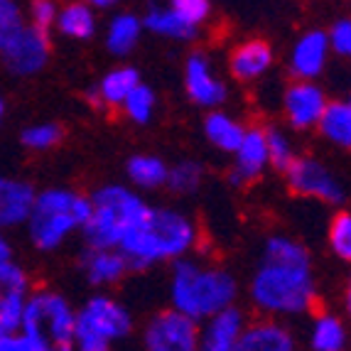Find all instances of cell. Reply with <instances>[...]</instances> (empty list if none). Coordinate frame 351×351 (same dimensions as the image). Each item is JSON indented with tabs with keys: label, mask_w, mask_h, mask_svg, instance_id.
Instances as JSON below:
<instances>
[{
	"label": "cell",
	"mask_w": 351,
	"mask_h": 351,
	"mask_svg": "<svg viewBox=\"0 0 351 351\" xmlns=\"http://www.w3.org/2000/svg\"><path fill=\"white\" fill-rule=\"evenodd\" d=\"M251 300L265 315H302L310 310L315 280L304 246L287 236H273L251 280Z\"/></svg>",
	"instance_id": "6da1fadb"
},
{
	"label": "cell",
	"mask_w": 351,
	"mask_h": 351,
	"mask_svg": "<svg viewBox=\"0 0 351 351\" xmlns=\"http://www.w3.org/2000/svg\"><path fill=\"white\" fill-rule=\"evenodd\" d=\"M57 12H59V5L52 3V0H35V3L27 8L25 18H27L29 25H35V27L49 32V29L54 27V23H57Z\"/></svg>",
	"instance_id": "d590c367"
},
{
	"label": "cell",
	"mask_w": 351,
	"mask_h": 351,
	"mask_svg": "<svg viewBox=\"0 0 351 351\" xmlns=\"http://www.w3.org/2000/svg\"><path fill=\"white\" fill-rule=\"evenodd\" d=\"M282 106H285V116L290 125L298 130H307L319 125L324 108H327V99L317 84L295 82L293 86H287Z\"/></svg>",
	"instance_id": "7c38bea8"
},
{
	"label": "cell",
	"mask_w": 351,
	"mask_h": 351,
	"mask_svg": "<svg viewBox=\"0 0 351 351\" xmlns=\"http://www.w3.org/2000/svg\"><path fill=\"white\" fill-rule=\"evenodd\" d=\"M202 170L199 162H192V160H184V162L175 165L170 172H167V184H170L172 192L177 194H192L194 189L202 184Z\"/></svg>",
	"instance_id": "f1b7e54d"
},
{
	"label": "cell",
	"mask_w": 351,
	"mask_h": 351,
	"mask_svg": "<svg viewBox=\"0 0 351 351\" xmlns=\"http://www.w3.org/2000/svg\"><path fill=\"white\" fill-rule=\"evenodd\" d=\"M287 184L295 194L312 197V199L327 202V204H339L344 199L341 184L332 177V172L322 162L312 158H298L285 170Z\"/></svg>",
	"instance_id": "8fae6325"
},
{
	"label": "cell",
	"mask_w": 351,
	"mask_h": 351,
	"mask_svg": "<svg viewBox=\"0 0 351 351\" xmlns=\"http://www.w3.org/2000/svg\"><path fill=\"white\" fill-rule=\"evenodd\" d=\"M234 351H295V339L278 322H253L246 324Z\"/></svg>",
	"instance_id": "ac0fdd59"
},
{
	"label": "cell",
	"mask_w": 351,
	"mask_h": 351,
	"mask_svg": "<svg viewBox=\"0 0 351 351\" xmlns=\"http://www.w3.org/2000/svg\"><path fill=\"white\" fill-rule=\"evenodd\" d=\"M239 287L231 273L199 261H177L172 270L170 298L172 310L192 322L211 319L219 312L234 307Z\"/></svg>",
	"instance_id": "3957f363"
},
{
	"label": "cell",
	"mask_w": 351,
	"mask_h": 351,
	"mask_svg": "<svg viewBox=\"0 0 351 351\" xmlns=\"http://www.w3.org/2000/svg\"><path fill=\"white\" fill-rule=\"evenodd\" d=\"M62 135H64V130L59 128L57 123H35L23 130L20 141H23V145L29 147V150L42 152L57 145V143L62 141Z\"/></svg>",
	"instance_id": "4dcf8cb0"
},
{
	"label": "cell",
	"mask_w": 351,
	"mask_h": 351,
	"mask_svg": "<svg viewBox=\"0 0 351 351\" xmlns=\"http://www.w3.org/2000/svg\"><path fill=\"white\" fill-rule=\"evenodd\" d=\"M184 86H187L189 99L197 106H204V108H214V106L223 104L226 99V86H223L221 79L214 76L209 59L204 54H192L184 64Z\"/></svg>",
	"instance_id": "4fadbf2b"
},
{
	"label": "cell",
	"mask_w": 351,
	"mask_h": 351,
	"mask_svg": "<svg viewBox=\"0 0 351 351\" xmlns=\"http://www.w3.org/2000/svg\"><path fill=\"white\" fill-rule=\"evenodd\" d=\"M329 246L341 261H351V214H337L329 223Z\"/></svg>",
	"instance_id": "836d02e7"
},
{
	"label": "cell",
	"mask_w": 351,
	"mask_h": 351,
	"mask_svg": "<svg viewBox=\"0 0 351 351\" xmlns=\"http://www.w3.org/2000/svg\"><path fill=\"white\" fill-rule=\"evenodd\" d=\"M0 351H40V349L23 332H12L0 337Z\"/></svg>",
	"instance_id": "74e56055"
},
{
	"label": "cell",
	"mask_w": 351,
	"mask_h": 351,
	"mask_svg": "<svg viewBox=\"0 0 351 351\" xmlns=\"http://www.w3.org/2000/svg\"><path fill=\"white\" fill-rule=\"evenodd\" d=\"M346 104H349V108H351V96H349V101H346Z\"/></svg>",
	"instance_id": "ee69618b"
},
{
	"label": "cell",
	"mask_w": 351,
	"mask_h": 351,
	"mask_svg": "<svg viewBox=\"0 0 351 351\" xmlns=\"http://www.w3.org/2000/svg\"><path fill=\"white\" fill-rule=\"evenodd\" d=\"M25 23H27V18H25L20 3H15V0H0V52H3V47L12 40V35Z\"/></svg>",
	"instance_id": "d6a6232c"
},
{
	"label": "cell",
	"mask_w": 351,
	"mask_h": 351,
	"mask_svg": "<svg viewBox=\"0 0 351 351\" xmlns=\"http://www.w3.org/2000/svg\"><path fill=\"white\" fill-rule=\"evenodd\" d=\"M143 27H147L160 37H170V40H192V37H197V27L184 23L172 8H150L145 12Z\"/></svg>",
	"instance_id": "484cf974"
},
{
	"label": "cell",
	"mask_w": 351,
	"mask_h": 351,
	"mask_svg": "<svg viewBox=\"0 0 351 351\" xmlns=\"http://www.w3.org/2000/svg\"><path fill=\"white\" fill-rule=\"evenodd\" d=\"M35 197L37 192L29 182L0 175V228H15L27 223Z\"/></svg>",
	"instance_id": "9a60e30c"
},
{
	"label": "cell",
	"mask_w": 351,
	"mask_h": 351,
	"mask_svg": "<svg viewBox=\"0 0 351 351\" xmlns=\"http://www.w3.org/2000/svg\"><path fill=\"white\" fill-rule=\"evenodd\" d=\"M88 214H91L88 197H82L71 189L49 187L45 192H37L25 226L37 251H54L76 228H84Z\"/></svg>",
	"instance_id": "5b68a950"
},
{
	"label": "cell",
	"mask_w": 351,
	"mask_h": 351,
	"mask_svg": "<svg viewBox=\"0 0 351 351\" xmlns=\"http://www.w3.org/2000/svg\"><path fill=\"white\" fill-rule=\"evenodd\" d=\"M243 329H246L243 312L228 307L217 317L206 319L204 332L199 334V351H234Z\"/></svg>",
	"instance_id": "e0dca14e"
},
{
	"label": "cell",
	"mask_w": 351,
	"mask_h": 351,
	"mask_svg": "<svg viewBox=\"0 0 351 351\" xmlns=\"http://www.w3.org/2000/svg\"><path fill=\"white\" fill-rule=\"evenodd\" d=\"M54 29L69 40H91L96 32V10L88 3H66L59 8Z\"/></svg>",
	"instance_id": "44dd1931"
},
{
	"label": "cell",
	"mask_w": 351,
	"mask_h": 351,
	"mask_svg": "<svg viewBox=\"0 0 351 351\" xmlns=\"http://www.w3.org/2000/svg\"><path fill=\"white\" fill-rule=\"evenodd\" d=\"M141 86V74L133 66H118L99 82V86L91 91L96 104L106 106H123V101Z\"/></svg>",
	"instance_id": "ffe728a7"
},
{
	"label": "cell",
	"mask_w": 351,
	"mask_h": 351,
	"mask_svg": "<svg viewBox=\"0 0 351 351\" xmlns=\"http://www.w3.org/2000/svg\"><path fill=\"white\" fill-rule=\"evenodd\" d=\"M143 344L145 351H199V327L180 312L165 310L147 322Z\"/></svg>",
	"instance_id": "9c48e42d"
},
{
	"label": "cell",
	"mask_w": 351,
	"mask_h": 351,
	"mask_svg": "<svg viewBox=\"0 0 351 351\" xmlns=\"http://www.w3.org/2000/svg\"><path fill=\"white\" fill-rule=\"evenodd\" d=\"M143 32V20L133 12H118L113 15L108 27H106V47L113 54L123 57L138 45Z\"/></svg>",
	"instance_id": "603a6c76"
},
{
	"label": "cell",
	"mask_w": 351,
	"mask_h": 351,
	"mask_svg": "<svg viewBox=\"0 0 351 351\" xmlns=\"http://www.w3.org/2000/svg\"><path fill=\"white\" fill-rule=\"evenodd\" d=\"M91 199V214L84 223V239L94 251H116L121 241L145 221L150 206L121 184H106L96 189Z\"/></svg>",
	"instance_id": "277c9868"
},
{
	"label": "cell",
	"mask_w": 351,
	"mask_h": 351,
	"mask_svg": "<svg viewBox=\"0 0 351 351\" xmlns=\"http://www.w3.org/2000/svg\"><path fill=\"white\" fill-rule=\"evenodd\" d=\"M319 133L327 138L332 145L351 150V108L344 101H334L327 104L322 113V121H319Z\"/></svg>",
	"instance_id": "d4e9b609"
},
{
	"label": "cell",
	"mask_w": 351,
	"mask_h": 351,
	"mask_svg": "<svg viewBox=\"0 0 351 351\" xmlns=\"http://www.w3.org/2000/svg\"><path fill=\"white\" fill-rule=\"evenodd\" d=\"M8 261H12V248H10L8 236L3 234V228H0V263H8Z\"/></svg>",
	"instance_id": "f35d334b"
},
{
	"label": "cell",
	"mask_w": 351,
	"mask_h": 351,
	"mask_svg": "<svg viewBox=\"0 0 351 351\" xmlns=\"http://www.w3.org/2000/svg\"><path fill=\"white\" fill-rule=\"evenodd\" d=\"M204 135H206V141L214 147H219V150L236 152L241 143H243L246 128H243L239 121H234L231 116H226V113L214 111V113H209L204 121Z\"/></svg>",
	"instance_id": "cb8c5ba5"
},
{
	"label": "cell",
	"mask_w": 351,
	"mask_h": 351,
	"mask_svg": "<svg viewBox=\"0 0 351 351\" xmlns=\"http://www.w3.org/2000/svg\"><path fill=\"white\" fill-rule=\"evenodd\" d=\"M49 59V32L25 23L12 35L3 52L0 62L12 76H35L47 66Z\"/></svg>",
	"instance_id": "ba28073f"
},
{
	"label": "cell",
	"mask_w": 351,
	"mask_h": 351,
	"mask_svg": "<svg viewBox=\"0 0 351 351\" xmlns=\"http://www.w3.org/2000/svg\"><path fill=\"white\" fill-rule=\"evenodd\" d=\"M113 5H116L113 0H94V3H91L94 10H108V8H113Z\"/></svg>",
	"instance_id": "60d3db41"
},
{
	"label": "cell",
	"mask_w": 351,
	"mask_h": 351,
	"mask_svg": "<svg viewBox=\"0 0 351 351\" xmlns=\"http://www.w3.org/2000/svg\"><path fill=\"white\" fill-rule=\"evenodd\" d=\"M231 74L241 82H253L263 76L273 64V49L263 40H248L234 49L231 54Z\"/></svg>",
	"instance_id": "d6986e66"
},
{
	"label": "cell",
	"mask_w": 351,
	"mask_h": 351,
	"mask_svg": "<svg viewBox=\"0 0 351 351\" xmlns=\"http://www.w3.org/2000/svg\"><path fill=\"white\" fill-rule=\"evenodd\" d=\"M268 165V143H265L263 128H248L243 135V143L234 152V170H231V182L234 184H248L258 180L261 172Z\"/></svg>",
	"instance_id": "2e32d148"
},
{
	"label": "cell",
	"mask_w": 351,
	"mask_h": 351,
	"mask_svg": "<svg viewBox=\"0 0 351 351\" xmlns=\"http://www.w3.org/2000/svg\"><path fill=\"white\" fill-rule=\"evenodd\" d=\"M265 143H268V162L273 167H278V170H287L298 160L293 143H290V138L282 130L278 128L265 130Z\"/></svg>",
	"instance_id": "f546056e"
},
{
	"label": "cell",
	"mask_w": 351,
	"mask_h": 351,
	"mask_svg": "<svg viewBox=\"0 0 351 351\" xmlns=\"http://www.w3.org/2000/svg\"><path fill=\"white\" fill-rule=\"evenodd\" d=\"M123 111L130 121L135 123H147L155 113V94H152V88L147 86H138L128 99L123 101Z\"/></svg>",
	"instance_id": "1f68e13d"
},
{
	"label": "cell",
	"mask_w": 351,
	"mask_h": 351,
	"mask_svg": "<svg viewBox=\"0 0 351 351\" xmlns=\"http://www.w3.org/2000/svg\"><path fill=\"white\" fill-rule=\"evenodd\" d=\"M76 351H111L108 344H76Z\"/></svg>",
	"instance_id": "ab89813d"
},
{
	"label": "cell",
	"mask_w": 351,
	"mask_h": 351,
	"mask_svg": "<svg viewBox=\"0 0 351 351\" xmlns=\"http://www.w3.org/2000/svg\"><path fill=\"white\" fill-rule=\"evenodd\" d=\"M29 295L32 285L23 265L15 261L0 263V337L20 332Z\"/></svg>",
	"instance_id": "30bf717a"
},
{
	"label": "cell",
	"mask_w": 351,
	"mask_h": 351,
	"mask_svg": "<svg viewBox=\"0 0 351 351\" xmlns=\"http://www.w3.org/2000/svg\"><path fill=\"white\" fill-rule=\"evenodd\" d=\"M329 37L322 29H310L295 42L293 54H290V69L298 76V82H312L315 76L322 74L324 64L329 59Z\"/></svg>",
	"instance_id": "5bb4252c"
},
{
	"label": "cell",
	"mask_w": 351,
	"mask_h": 351,
	"mask_svg": "<svg viewBox=\"0 0 351 351\" xmlns=\"http://www.w3.org/2000/svg\"><path fill=\"white\" fill-rule=\"evenodd\" d=\"M20 332L40 351H76V310L57 290H32Z\"/></svg>",
	"instance_id": "8992f818"
},
{
	"label": "cell",
	"mask_w": 351,
	"mask_h": 351,
	"mask_svg": "<svg viewBox=\"0 0 351 351\" xmlns=\"http://www.w3.org/2000/svg\"><path fill=\"white\" fill-rule=\"evenodd\" d=\"M170 8L184 20V23L197 29H199V25L206 23V18L211 15V5L206 0H175Z\"/></svg>",
	"instance_id": "e575fe53"
},
{
	"label": "cell",
	"mask_w": 351,
	"mask_h": 351,
	"mask_svg": "<svg viewBox=\"0 0 351 351\" xmlns=\"http://www.w3.org/2000/svg\"><path fill=\"white\" fill-rule=\"evenodd\" d=\"M128 172L130 182H133L135 187L141 189H155L160 184H167V165L162 162L160 158L155 155H135V158L128 160Z\"/></svg>",
	"instance_id": "83f0119b"
},
{
	"label": "cell",
	"mask_w": 351,
	"mask_h": 351,
	"mask_svg": "<svg viewBox=\"0 0 351 351\" xmlns=\"http://www.w3.org/2000/svg\"><path fill=\"white\" fill-rule=\"evenodd\" d=\"M310 344L312 351H344L346 349L344 322L334 315H319L312 322Z\"/></svg>",
	"instance_id": "4316f807"
},
{
	"label": "cell",
	"mask_w": 351,
	"mask_h": 351,
	"mask_svg": "<svg viewBox=\"0 0 351 351\" xmlns=\"http://www.w3.org/2000/svg\"><path fill=\"white\" fill-rule=\"evenodd\" d=\"M3 116H5V101L0 99V123H3Z\"/></svg>",
	"instance_id": "7bdbcfd3"
},
{
	"label": "cell",
	"mask_w": 351,
	"mask_h": 351,
	"mask_svg": "<svg viewBox=\"0 0 351 351\" xmlns=\"http://www.w3.org/2000/svg\"><path fill=\"white\" fill-rule=\"evenodd\" d=\"M346 310H349V315H351V285H349V290H346Z\"/></svg>",
	"instance_id": "b9f144b4"
},
{
	"label": "cell",
	"mask_w": 351,
	"mask_h": 351,
	"mask_svg": "<svg viewBox=\"0 0 351 351\" xmlns=\"http://www.w3.org/2000/svg\"><path fill=\"white\" fill-rule=\"evenodd\" d=\"M133 319L130 312L116 300L99 295L91 298L82 310H76V344H108L128 337Z\"/></svg>",
	"instance_id": "52a82bcc"
},
{
	"label": "cell",
	"mask_w": 351,
	"mask_h": 351,
	"mask_svg": "<svg viewBox=\"0 0 351 351\" xmlns=\"http://www.w3.org/2000/svg\"><path fill=\"white\" fill-rule=\"evenodd\" d=\"M128 263L118 251H91L84 256V276L91 285H113L125 276Z\"/></svg>",
	"instance_id": "7402d4cb"
},
{
	"label": "cell",
	"mask_w": 351,
	"mask_h": 351,
	"mask_svg": "<svg viewBox=\"0 0 351 351\" xmlns=\"http://www.w3.org/2000/svg\"><path fill=\"white\" fill-rule=\"evenodd\" d=\"M197 243V226L177 209H150L145 221L133 228L116 248L128 268L143 270L162 261H180Z\"/></svg>",
	"instance_id": "7a4b0ae2"
},
{
	"label": "cell",
	"mask_w": 351,
	"mask_h": 351,
	"mask_svg": "<svg viewBox=\"0 0 351 351\" xmlns=\"http://www.w3.org/2000/svg\"><path fill=\"white\" fill-rule=\"evenodd\" d=\"M329 47L341 57L351 59V18H344L339 23H334L332 32H329Z\"/></svg>",
	"instance_id": "8d00e7d4"
}]
</instances>
